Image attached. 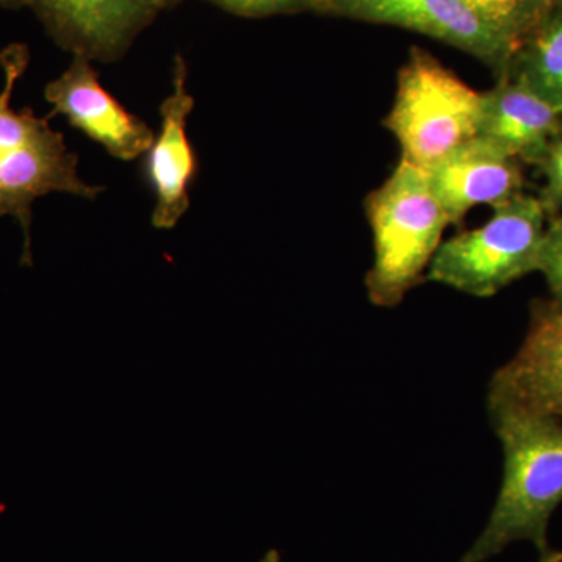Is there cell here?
<instances>
[{"mask_svg":"<svg viewBox=\"0 0 562 562\" xmlns=\"http://www.w3.org/2000/svg\"><path fill=\"white\" fill-rule=\"evenodd\" d=\"M505 454L497 502L486 527L458 562H486L514 542L539 553L549 546V525L562 503V419L512 406L487 405Z\"/></svg>","mask_w":562,"mask_h":562,"instance_id":"obj_1","label":"cell"},{"mask_svg":"<svg viewBox=\"0 0 562 562\" xmlns=\"http://www.w3.org/2000/svg\"><path fill=\"white\" fill-rule=\"evenodd\" d=\"M27 65L24 46H11L0 55L5 77L0 91V217H14L21 225V262L32 266L33 203L52 192L95 201L105 187L81 179L79 155L68 149L63 133L50 127L49 117L36 116L29 106H11L14 88Z\"/></svg>","mask_w":562,"mask_h":562,"instance_id":"obj_2","label":"cell"},{"mask_svg":"<svg viewBox=\"0 0 562 562\" xmlns=\"http://www.w3.org/2000/svg\"><path fill=\"white\" fill-rule=\"evenodd\" d=\"M364 206L373 238L366 288L373 305L391 308L425 280L450 220L427 173L406 160L398 161Z\"/></svg>","mask_w":562,"mask_h":562,"instance_id":"obj_3","label":"cell"},{"mask_svg":"<svg viewBox=\"0 0 562 562\" xmlns=\"http://www.w3.org/2000/svg\"><path fill=\"white\" fill-rule=\"evenodd\" d=\"M492 209L490 221L441 243L428 280L484 299L538 271L550 217L541 198L522 192Z\"/></svg>","mask_w":562,"mask_h":562,"instance_id":"obj_4","label":"cell"},{"mask_svg":"<svg viewBox=\"0 0 562 562\" xmlns=\"http://www.w3.org/2000/svg\"><path fill=\"white\" fill-rule=\"evenodd\" d=\"M482 92L428 52L414 47L398 72L397 91L384 125L402 160L428 169L479 135Z\"/></svg>","mask_w":562,"mask_h":562,"instance_id":"obj_5","label":"cell"},{"mask_svg":"<svg viewBox=\"0 0 562 562\" xmlns=\"http://www.w3.org/2000/svg\"><path fill=\"white\" fill-rule=\"evenodd\" d=\"M63 50L114 63L162 10L160 0H27Z\"/></svg>","mask_w":562,"mask_h":562,"instance_id":"obj_6","label":"cell"},{"mask_svg":"<svg viewBox=\"0 0 562 562\" xmlns=\"http://www.w3.org/2000/svg\"><path fill=\"white\" fill-rule=\"evenodd\" d=\"M44 99L54 109L50 116L61 114L116 160H138L154 143L155 132L103 88L88 58L74 55L69 68L46 85Z\"/></svg>","mask_w":562,"mask_h":562,"instance_id":"obj_7","label":"cell"},{"mask_svg":"<svg viewBox=\"0 0 562 562\" xmlns=\"http://www.w3.org/2000/svg\"><path fill=\"white\" fill-rule=\"evenodd\" d=\"M194 105L188 91V63L177 55L172 91L160 105V132L144 155V176L155 192L151 225L157 231H171L190 210V190L199 173V158L188 136Z\"/></svg>","mask_w":562,"mask_h":562,"instance_id":"obj_8","label":"cell"},{"mask_svg":"<svg viewBox=\"0 0 562 562\" xmlns=\"http://www.w3.org/2000/svg\"><path fill=\"white\" fill-rule=\"evenodd\" d=\"M487 405L562 419V310L552 301H535L522 346L494 373Z\"/></svg>","mask_w":562,"mask_h":562,"instance_id":"obj_9","label":"cell"},{"mask_svg":"<svg viewBox=\"0 0 562 562\" xmlns=\"http://www.w3.org/2000/svg\"><path fill=\"white\" fill-rule=\"evenodd\" d=\"M424 171L450 224H460L473 206L501 205L524 192L520 161L479 136Z\"/></svg>","mask_w":562,"mask_h":562,"instance_id":"obj_10","label":"cell"},{"mask_svg":"<svg viewBox=\"0 0 562 562\" xmlns=\"http://www.w3.org/2000/svg\"><path fill=\"white\" fill-rule=\"evenodd\" d=\"M561 131V111L513 77L482 92L476 136L520 162L538 166Z\"/></svg>","mask_w":562,"mask_h":562,"instance_id":"obj_11","label":"cell"},{"mask_svg":"<svg viewBox=\"0 0 562 562\" xmlns=\"http://www.w3.org/2000/svg\"><path fill=\"white\" fill-rule=\"evenodd\" d=\"M382 24L398 25L452 44L487 63L502 76L508 72L519 49L462 0H412L390 11Z\"/></svg>","mask_w":562,"mask_h":562,"instance_id":"obj_12","label":"cell"},{"mask_svg":"<svg viewBox=\"0 0 562 562\" xmlns=\"http://www.w3.org/2000/svg\"><path fill=\"white\" fill-rule=\"evenodd\" d=\"M505 76L527 85L562 113V9L546 14L532 29Z\"/></svg>","mask_w":562,"mask_h":562,"instance_id":"obj_13","label":"cell"},{"mask_svg":"<svg viewBox=\"0 0 562 562\" xmlns=\"http://www.w3.org/2000/svg\"><path fill=\"white\" fill-rule=\"evenodd\" d=\"M469 9L475 11L495 31L514 41L517 46L522 38L541 22L543 0H462Z\"/></svg>","mask_w":562,"mask_h":562,"instance_id":"obj_14","label":"cell"},{"mask_svg":"<svg viewBox=\"0 0 562 562\" xmlns=\"http://www.w3.org/2000/svg\"><path fill=\"white\" fill-rule=\"evenodd\" d=\"M538 271L546 277L552 292V302L562 310V214L549 217Z\"/></svg>","mask_w":562,"mask_h":562,"instance_id":"obj_15","label":"cell"},{"mask_svg":"<svg viewBox=\"0 0 562 562\" xmlns=\"http://www.w3.org/2000/svg\"><path fill=\"white\" fill-rule=\"evenodd\" d=\"M220 9L244 18H268L276 14L319 10V0H206Z\"/></svg>","mask_w":562,"mask_h":562,"instance_id":"obj_16","label":"cell"},{"mask_svg":"<svg viewBox=\"0 0 562 562\" xmlns=\"http://www.w3.org/2000/svg\"><path fill=\"white\" fill-rule=\"evenodd\" d=\"M538 166L546 179L541 201L549 214H558L562 209V131L550 144L549 150Z\"/></svg>","mask_w":562,"mask_h":562,"instance_id":"obj_17","label":"cell"},{"mask_svg":"<svg viewBox=\"0 0 562 562\" xmlns=\"http://www.w3.org/2000/svg\"><path fill=\"white\" fill-rule=\"evenodd\" d=\"M412 0H325L324 11L346 14L358 20L382 22L390 11Z\"/></svg>","mask_w":562,"mask_h":562,"instance_id":"obj_18","label":"cell"},{"mask_svg":"<svg viewBox=\"0 0 562 562\" xmlns=\"http://www.w3.org/2000/svg\"><path fill=\"white\" fill-rule=\"evenodd\" d=\"M539 562H562V550L549 549L539 553Z\"/></svg>","mask_w":562,"mask_h":562,"instance_id":"obj_19","label":"cell"},{"mask_svg":"<svg viewBox=\"0 0 562 562\" xmlns=\"http://www.w3.org/2000/svg\"><path fill=\"white\" fill-rule=\"evenodd\" d=\"M0 7L2 9H22V7H27V0H0Z\"/></svg>","mask_w":562,"mask_h":562,"instance_id":"obj_20","label":"cell"},{"mask_svg":"<svg viewBox=\"0 0 562 562\" xmlns=\"http://www.w3.org/2000/svg\"><path fill=\"white\" fill-rule=\"evenodd\" d=\"M260 562H281L280 553L277 550H269Z\"/></svg>","mask_w":562,"mask_h":562,"instance_id":"obj_21","label":"cell"},{"mask_svg":"<svg viewBox=\"0 0 562 562\" xmlns=\"http://www.w3.org/2000/svg\"><path fill=\"white\" fill-rule=\"evenodd\" d=\"M162 10L165 9H172V7L179 5L180 2H183V0H160Z\"/></svg>","mask_w":562,"mask_h":562,"instance_id":"obj_22","label":"cell"},{"mask_svg":"<svg viewBox=\"0 0 562 562\" xmlns=\"http://www.w3.org/2000/svg\"><path fill=\"white\" fill-rule=\"evenodd\" d=\"M319 2H321V11H324V2H325V0H319Z\"/></svg>","mask_w":562,"mask_h":562,"instance_id":"obj_23","label":"cell"},{"mask_svg":"<svg viewBox=\"0 0 562 562\" xmlns=\"http://www.w3.org/2000/svg\"><path fill=\"white\" fill-rule=\"evenodd\" d=\"M543 2L547 3V5H549L550 2H554V0H543Z\"/></svg>","mask_w":562,"mask_h":562,"instance_id":"obj_24","label":"cell"}]
</instances>
